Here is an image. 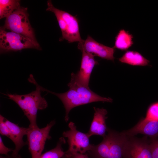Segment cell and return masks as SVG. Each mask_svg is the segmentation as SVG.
<instances>
[{
  "label": "cell",
  "instance_id": "6da1fadb",
  "mask_svg": "<svg viewBox=\"0 0 158 158\" xmlns=\"http://www.w3.org/2000/svg\"><path fill=\"white\" fill-rule=\"evenodd\" d=\"M69 90L63 93H57L50 91L40 86L42 92L45 91L56 96L61 101L65 109V120L67 122L70 111L76 107L97 102H112L110 97L101 96L91 90L89 87L83 86L71 78L68 84Z\"/></svg>",
  "mask_w": 158,
  "mask_h": 158
},
{
  "label": "cell",
  "instance_id": "7a4b0ae2",
  "mask_svg": "<svg viewBox=\"0 0 158 158\" xmlns=\"http://www.w3.org/2000/svg\"><path fill=\"white\" fill-rule=\"evenodd\" d=\"M28 80L35 85V90L25 95L4 94L14 101L21 109L30 122L29 126L37 127H38L37 123V111L46 109L48 107V104L45 99L41 96L42 91L40 85L37 82L32 75H30Z\"/></svg>",
  "mask_w": 158,
  "mask_h": 158
},
{
  "label": "cell",
  "instance_id": "3957f363",
  "mask_svg": "<svg viewBox=\"0 0 158 158\" xmlns=\"http://www.w3.org/2000/svg\"><path fill=\"white\" fill-rule=\"evenodd\" d=\"M107 133L100 143L92 144L87 153L90 158H123L128 136L109 128Z\"/></svg>",
  "mask_w": 158,
  "mask_h": 158
},
{
  "label": "cell",
  "instance_id": "277c9868",
  "mask_svg": "<svg viewBox=\"0 0 158 158\" xmlns=\"http://www.w3.org/2000/svg\"><path fill=\"white\" fill-rule=\"evenodd\" d=\"M27 10V8L20 6L6 18L4 25L1 28L23 35L40 47L30 23Z\"/></svg>",
  "mask_w": 158,
  "mask_h": 158
},
{
  "label": "cell",
  "instance_id": "5b68a950",
  "mask_svg": "<svg viewBox=\"0 0 158 158\" xmlns=\"http://www.w3.org/2000/svg\"><path fill=\"white\" fill-rule=\"evenodd\" d=\"M53 120L45 127L40 128L29 126L26 134L28 150L31 158H40L47 140L51 138L49 134L51 128L55 124Z\"/></svg>",
  "mask_w": 158,
  "mask_h": 158
},
{
  "label": "cell",
  "instance_id": "8992f818",
  "mask_svg": "<svg viewBox=\"0 0 158 158\" xmlns=\"http://www.w3.org/2000/svg\"><path fill=\"white\" fill-rule=\"evenodd\" d=\"M35 49L41 50L28 38L13 32H8L1 28L0 49L1 53L16 51L25 49Z\"/></svg>",
  "mask_w": 158,
  "mask_h": 158
},
{
  "label": "cell",
  "instance_id": "52a82bcc",
  "mask_svg": "<svg viewBox=\"0 0 158 158\" xmlns=\"http://www.w3.org/2000/svg\"><path fill=\"white\" fill-rule=\"evenodd\" d=\"M68 126L69 130L64 131L62 134L63 137L68 138V149L65 152V153L70 155L76 153H87L91 149L92 145V144L90 143V138L87 133L78 130L73 122H70Z\"/></svg>",
  "mask_w": 158,
  "mask_h": 158
},
{
  "label": "cell",
  "instance_id": "ba28073f",
  "mask_svg": "<svg viewBox=\"0 0 158 158\" xmlns=\"http://www.w3.org/2000/svg\"><path fill=\"white\" fill-rule=\"evenodd\" d=\"M145 136L139 138L128 136L126 142L123 158H153L150 140Z\"/></svg>",
  "mask_w": 158,
  "mask_h": 158
},
{
  "label": "cell",
  "instance_id": "9c48e42d",
  "mask_svg": "<svg viewBox=\"0 0 158 158\" xmlns=\"http://www.w3.org/2000/svg\"><path fill=\"white\" fill-rule=\"evenodd\" d=\"M81 51L82 54L80 70L76 73H72L71 78L83 86L89 87L91 73L95 66L98 63L93 55L84 50Z\"/></svg>",
  "mask_w": 158,
  "mask_h": 158
},
{
  "label": "cell",
  "instance_id": "30bf717a",
  "mask_svg": "<svg viewBox=\"0 0 158 158\" xmlns=\"http://www.w3.org/2000/svg\"><path fill=\"white\" fill-rule=\"evenodd\" d=\"M78 48L102 59L114 61L115 48L104 45L88 35L82 44L79 43Z\"/></svg>",
  "mask_w": 158,
  "mask_h": 158
},
{
  "label": "cell",
  "instance_id": "8fae6325",
  "mask_svg": "<svg viewBox=\"0 0 158 158\" xmlns=\"http://www.w3.org/2000/svg\"><path fill=\"white\" fill-rule=\"evenodd\" d=\"M121 132L128 136L142 134L150 138H156L158 137V121L149 120L143 118L133 127Z\"/></svg>",
  "mask_w": 158,
  "mask_h": 158
},
{
  "label": "cell",
  "instance_id": "7c38bea8",
  "mask_svg": "<svg viewBox=\"0 0 158 158\" xmlns=\"http://www.w3.org/2000/svg\"><path fill=\"white\" fill-rule=\"evenodd\" d=\"M4 121L10 130V139L15 145V149L11 154L14 158H21L19 152L22 148L27 144V142L23 141V138L27 134L28 128L20 127L18 124L11 122L5 118Z\"/></svg>",
  "mask_w": 158,
  "mask_h": 158
},
{
  "label": "cell",
  "instance_id": "4fadbf2b",
  "mask_svg": "<svg viewBox=\"0 0 158 158\" xmlns=\"http://www.w3.org/2000/svg\"><path fill=\"white\" fill-rule=\"evenodd\" d=\"M95 111L93 118L90 129L87 134L90 138L94 135H97L103 138L106 135L108 128L106 120L107 118L106 115L107 114L106 109L103 108L93 107Z\"/></svg>",
  "mask_w": 158,
  "mask_h": 158
},
{
  "label": "cell",
  "instance_id": "5bb4252c",
  "mask_svg": "<svg viewBox=\"0 0 158 158\" xmlns=\"http://www.w3.org/2000/svg\"><path fill=\"white\" fill-rule=\"evenodd\" d=\"M58 11L66 22L67 25V35L65 40L70 43L78 42L83 43L84 40L81 37L78 21L76 16L59 9Z\"/></svg>",
  "mask_w": 158,
  "mask_h": 158
},
{
  "label": "cell",
  "instance_id": "9a60e30c",
  "mask_svg": "<svg viewBox=\"0 0 158 158\" xmlns=\"http://www.w3.org/2000/svg\"><path fill=\"white\" fill-rule=\"evenodd\" d=\"M119 61L122 63L134 66H146L150 63L149 61L139 52L133 51L126 52L119 59Z\"/></svg>",
  "mask_w": 158,
  "mask_h": 158
},
{
  "label": "cell",
  "instance_id": "2e32d148",
  "mask_svg": "<svg viewBox=\"0 0 158 158\" xmlns=\"http://www.w3.org/2000/svg\"><path fill=\"white\" fill-rule=\"evenodd\" d=\"M133 36L124 29L120 30L115 37L114 47L122 51L127 50L133 44Z\"/></svg>",
  "mask_w": 158,
  "mask_h": 158
},
{
  "label": "cell",
  "instance_id": "e0dca14e",
  "mask_svg": "<svg viewBox=\"0 0 158 158\" xmlns=\"http://www.w3.org/2000/svg\"><path fill=\"white\" fill-rule=\"evenodd\" d=\"M20 1L18 0H0V18L9 16L20 6Z\"/></svg>",
  "mask_w": 158,
  "mask_h": 158
},
{
  "label": "cell",
  "instance_id": "ac0fdd59",
  "mask_svg": "<svg viewBox=\"0 0 158 158\" xmlns=\"http://www.w3.org/2000/svg\"><path fill=\"white\" fill-rule=\"evenodd\" d=\"M66 142L64 137L60 138L56 146L54 148L42 154L40 158H61L65 154L62 146Z\"/></svg>",
  "mask_w": 158,
  "mask_h": 158
},
{
  "label": "cell",
  "instance_id": "d6986e66",
  "mask_svg": "<svg viewBox=\"0 0 158 158\" xmlns=\"http://www.w3.org/2000/svg\"><path fill=\"white\" fill-rule=\"evenodd\" d=\"M145 118L149 120L158 121V102L154 103L150 106Z\"/></svg>",
  "mask_w": 158,
  "mask_h": 158
},
{
  "label": "cell",
  "instance_id": "ffe728a7",
  "mask_svg": "<svg viewBox=\"0 0 158 158\" xmlns=\"http://www.w3.org/2000/svg\"><path fill=\"white\" fill-rule=\"evenodd\" d=\"M4 118L2 115H0V133L1 135L6 136L10 139V130L4 122Z\"/></svg>",
  "mask_w": 158,
  "mask_h": 158
},
{
  "label": "cell",
  "instance_id": "44dd1931",
  "mask_svg": "<svg viewBox=\"0 0 158 158\" xmlns=\"http://www.w3.org/2000/svg\"><path fill=\"white\" fill-rule=\"evenodd\" d=\"M150 142L153 158H158V137L150 138Z\"/></svg>",
  "mask_w": 158,
  "mask_h": 158
},
{
  "label": "cell",
  "instance_id": "7402d4cb",
  "mask_svg": "<svg viewBox=\"0 0 158 158\" xmlns=\"http://www.w3.org/2000/svg\"><path fill=\"white\" fill-rule=\"evenodd\" d=\"M13 150L8 148L6 147L3 142L1 137H0V154H4L5 155H8V153L13 151Z\"/></svg>",
  "mask_w": 158,
  "mask_h": 158
},
{
  "label": "cell",
  "instance_id": "603a6c76",
  "mask_svg": "<svg viewBox=\"0 0 158 158\" xmlns=\"http://www.w3.org/2000/svg\"><path fill=\"white\" fill-rule=\"evenodd\" d=\"M68 155L70 156L71 158H90L87 153L81 154L76 153Z\"/></svg>",
  "mask_w": 158,
  "mask_h": 158
},
{
  "label": "cell",
  "instance_id": "cb8c5ba5",
  "mask_svg": "<svg viewBox=\"0 0 158 158\" xmlns=\"http://www.w3.org/2000/svg\"><path fill=\"white\" fill-rule=\"evenodd\" d=\"M0 158H14L11 154L10 155H5V156H3L2 155L0 156Z\"/></svg>",
  "mask_w": 158,
  "mask_h": 158
},
{
  "label": "cell",
  "instance_id": "d4e9b609",
  "mask_svg": "<svg viewBox=\"0 0 158 158\" xmlns=\"http://www.w3.org/2000/svg\"><path fill=\"white\" fill-rule=\"evenodd\" d=\"M61 158H71V157L70 156L65 153V154L61 157Z\"/></svg>",
  "mask_w": 158,
  "mask_h": 158
}]
</instances>
